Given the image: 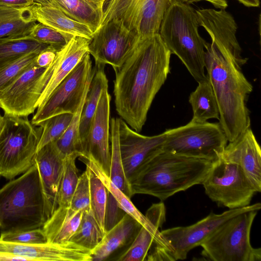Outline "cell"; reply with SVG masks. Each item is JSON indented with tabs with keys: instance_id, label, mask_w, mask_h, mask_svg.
Segmentation results:
<instances>
[{
	"instance_id": "obj_1",
	"label": "cell",
	"mask_w": 261,
	"mask_h": 261,
	"mask_svg": "<svg viewBox=\"0 0 261 261\" xmlns=\"http://www.w3.org/2000/svg\"><path fill=\"white\" fill-rule=\"evenodd\" d=\"M171 53L159 34L141 39L122 64L113 69L116 110L140 132L148 111L170 73Z\"/></svg>"
},
{
	"instance_id": "obj_2",
	"label": "cell",
	"mask_w": 261,
	"mask_h": 261,
	"mask_svg": "<svg viewBox=\"0 0 261 261\" xmlns=\"http://www.w3.org/2000/svg\"><path fill=\"white\" fill-rule=\"evenodd\" d=\"M204 47L206 76L216 96L219 123L231 142L250 127L247 102L253 86L225 44L212 41L206 42Z\"/></svg>"
},
{
	"instance_id": "obj_3",
	"label": "cell",
	"mask_w": 261,
	"mask_h": 261,
	"mask_svg": "<svg viewBox=\"0 0 261 261\" xmlns=\"http://www.w3.org/2000/svg\"><path fill=\"white\" fill-rule=\"evenodd\" d=\"M213 162L161 151L143 164L129 180L133 195L146 194L163 201L202 184Z\"/></svg>"
},
{
	"instance_id": "obj_4",
	"label": "cell",
	"mask_w": 261,
	"mask_h": 261,
	"mask_svg": "<svg viewBox=\"0 0 261 261\" xmlns=\"http://www.w3.org/2000/svg\"><path fill=\"white\" fill-rule=\"evenodd\" d=\"M48 219L37 166L0 189V229L17 231L42 228Z\"/></svg>"
},
{
	"instance_id": "obj_5",
	"label": "cell",
	"mask_w": 261,
	"mask_h": 261,
	"mask_svg": "<svg viewBox=\"0 0 261 261\" xmlns=\"http://www.w3.org/2000/svg\"><path fill=\"white\" fill-rule=\"evenodd\" d=\"M196 11L189 4L175 0L164 15L159 34L171 54L178 57L198 83L205 74V44L200 35Z\"/></svg>"
},
{
	"instance_id": "obj_6",
	"label": "cell",
	"mask_w": 261,
	"mask_h": 261,
	"mask_svg": "<svg viewBox=\"0 0 261 261\" xmlns=\"http://www.w3.org/2000/svg\"><path fill=\"white\" fill-rule=\"evenodd\" d=\"M255 208H261V204L257 202L243 207L229 209L219 214L211 212L192 225L160 231L146 260L185 259L191 250L200 246L206 238L225 222L243 212Z\"/></svg>"
},
{
	"instance_id": "obj_7",
	"label": "cell",
	"mask_w": 261,
	"mask_h": 261,
	"mask_svg": "<svg viewBox=\"0 0 261 261\" xmlns=\"http://www.w3.org/2000/svg\"><path fill=\"white\" fill-rule=\"evenodd\" d=\"M260 209L243 212L221 225L200 244L203 257L213 261H260L261 249L250 243L251 227Z\"/></svg>"
},
{
	"instance_id": "obj_8",
	"label": "cell",
	"mask_w": 261,
	"mask_h": 261,
	"mask_svg": "<svg viewBox=\"0 0 261 261\" xmlns=\"http://www.w3.org/2000/svg\"><path fill=\"white\" fill-rule=\"evenodd\" d=\"M0 132V176L12 180L34 164L42 133L28 117L6 114Z\"/></svg>"
},
{
	"instance_id": "obj_9",
	"label": "cell",
	"mask_w": 261,
	"mask_h": 261,
	"mask_svg": "<svg viewBox=\"0 0 261 261\" xmlns=\"http://www.w3.org/2000/svg\"><path fill=\"white\" fill-rule=\"evenodd\" d=\"M162 150L214 162L228 143L219 122L191 120L185 125L166 129Z\"/></svg>"
},
{
	"instance_id": "obj_10",
	"label": "cell",
	"mask_w": 261,
	"mask_h": 261,
	"mask_svg": "<svg viewBox=\"0 0 261 261\" xmlns=\"http://www.w3.org/2000/svg\"><path fill=\"white\" fill-rule=\"evenodd\" d=\"M201 185L212 201L229 209L250 205L257 193L238 165L220 158L213 162Z\"/></svg>"
},
{
	"instance_id": "obj_11",
	"label": "cell",
	"mask_w": 261,
	"mask_h": 261,
	"mask_svg": "<svg viewBox=\"0 0 261 261\" xmlns=\"http://www.w3.org/2000/svg\"><path fill=\"white\" fill-rule=\"evenodd\" d=\"M174 1L105 0L101 25L117 19L140 39L158 34L165 14Z\"/></svg>"
},
{
	"instance_id": "obj_12",
	"label": "cell",
	"mask_w": 261,
	"mask_h": 261,
	"mask_svg": "<svg viewBox=\"0 0 261 261\" xmlns=\"http://www.w3.org/2000/svg\"><path fill=\"white\" fill-rule=\"evenodd\" d=\"M94 73L89 53L56 88L44 103L37 109L31 122L36 126L41 122L63 113L73 114L87 92Z\"/></svg>"
},
{
	"instance_id": "obj_13",
	"label": "cell",
	"mask_w": 261,
	"mask_h": 261,
	"mask_svg": "<svg viewBox=\"0 0 261 261\" xmlns=\"http://www.w3.org/2000/svg\"><path fill=\"white\" fill-rule=\"evenodd\" d=\"M35 61L0 92V108L4 114L28 117L37 109V102L49 80L50 71L49 65L39 67Z\"/></svg>"
},
{
	"instance_id": "obj_14",
	"label": "cell",
	"mask_w": 261,
	"mask_h": 261,
	"mask_svg": "<svg viewBox=\"0 0 261 261\" xmlns=\"http://www.w3.org/2000/svg\"><path fill=\"white\" fill-rule=\"evenodd\" d=\"M141 39L128 30L122 21L112 19L93 33L89 44V53L95 66L119 67Z\"/></svg>"
},
{
	"instance_id": "obj_15",
	"label": "cell",
	"mask_w": 261,
	"mask_h": 261,
	"mask_svg": "<svg viewBox=\"0 0 261 261\" xmlns=\"http://www.w3.org/2000/svg\"><path fill=\"white\" fill-rule=\"evenodd\" d=\"M166 134L142 135L119 118V143L124 171L129 181L146 162L162 151Z\"/></svg>"
},
{
	"instance_id": "obj_16",
	"label": "cell",
	"mask_w": 261,
	"mask_h": 261,
	"mask_svg": "<svg viewBox=\"0 0 261 261\" xmlns=\"http://www.w3.org/2000/svg\"><path fill=\"white\" fill-rule=\"evenodd\" d=\"M111 97L108 88L102 90L92 120L83 156L95 161L109 176L110 170V114Z\"/></svg>"
},
{
	"instance_id": "obj_17",
	"label": "cell",
	"mask_w": 261,
	"mask_h": 261,
	"mask_svg": "<svg viewBox=\"0 0 261 261\" xmlns=\"http://www.w3.org/2000/svg\"><path fill=\"white\" fill-rule=\"evenodd\" d=\"M0 251L22 257L29 261H92L91 250L70 241L28 244L0 240Z\"/></svg>"
},
{
	"instance_id": "obj_18",
	"label": "cell",
	"mask_w": 261,
	"mask_h": 261,
	"mask_svg": "<svg viewBox=\"0 0 261 261\" xmlns=\"http://www.w3.org/2000/svg\"><path fill=\"white\" fill-rule=\"evenodd\" d=\"M238 165L255 191H261V149L250 127L228 142L220 155Z\"/></svg>"
},
{
	"instance_id": "obj_19",
	"label": "cell",
	"mask_w": 261,
	"mask_h": 261,
	"mask_svg": "<svg viewBox=\"0 0 261 261\" xmlns=\"http://www.w3.org/2000/svg\"><path fill=\"white\" fill-rule=\"evenodd\" d=\"M65 156L55 142H51L38 150L34 157L46 202L48 218L58 207V193Z\"/></svg>"
},
{
	"instance_id": "obj_20",
	"label": "cell",
	"mask_w": 261,
	"mask_h": 261,
	"mask_svg": "<svg viewBox=\"0 0 261 261\" xmlns=\"http://www.w3.org/2000/svg\"><path fill=\"white\" fill-rule=\"evenodd\" d=\"M100 178L107 190L116 200L118 206L126 214L132 217L142 226L149 229L159 230L166 221V209L163 201L153 203L143 215L134 205L130 198L126 196L109 179L101 167L93 160L79 158Z\"/></svg>"
},
{
	"instance_id": "obj_21",
	"label": "cell",
	"mask_w": 261,
	"mask_h": 261,
	"mask_svg": "<svg viewBox=\"0 0 261 261\" xmlns=\"http://www.w3.org/2000/svg\"><path fill=\"white\" fill-rule=\"evenodd\" d=\"M90 41V39L84 37L74 36L57 52L49 65L50 78L37 102V109L44 103L56 88L89 52Z\"/></svg>"
},
{
	"instance_id": "obj_22",
	"label": "cell",
	"mask_w": 261,
	"mask_h": 261,
	"mask_svg": "<svg viewBox=\"0 0 261 261\" xmlns=\"http://www.w3.org/2000/svg\"><path fill=\"white\" fill-rule=\"evenodd\" d=\"M141 226L137 220L125 213L107 231L98 245L91 251L92 261L107 260L119 249L128 247Z\"/></svg>"
},
{
	"instance_id": "obj_23",
	"label": "cell",
	"mask_w": 261,
	"mask_h": 261,
	"mask_svg": "<svg viewBox=\"0 0 261 261\" xmlns=\"http://www.w3.org/2000/svg\"><path fill=\"white\" fill-rule=\"evenodd\" d=\"M34 13L37 21L60 33L68 42L74 36L91 39L93 34L89 27L71 18L50 4H35Z\"/></svg>"
},
{
	"instance_id": "obj_24",
	"label": "cell",
	"mask_w": 261,
	"mask_h": 261,
	"mask_svg": "<svg viewBox=\"0 0 261 261\" xmlns=\"http://www.w3.org/2000/svg\"><path fill=\"white\" fill-rule=\"evenodd\" d=\"M83 214L70 206H58L42 228L47 242L62 243L69 241L77 229Z\"/></svg>"
},
{
	"instance_id": "obj_25",
	"label": "cell",
	"mask_w": 261,
	"mask_h": 261,
	"mask_svg": "<svg viewBox=\"0 0 261 261\" xmlns=\"http://www.w3.org/2000/svg\"><path fill=\"white\" fill-rule=\"evenodd\" d=\"M35 5L25 7L0 6V38L28 36L36 24Z\"/></svg>"
},
{
	"instance_id": "obj_26",
	"label": "cell",
	"mask_w": 261,
	"mask_h": 261,
	"mask_svg": "<svg viewBox=\"0 0 261 261\" xmlns=\"http://www.w3.org/2000/svg\"><path fill=\"white\" fill-rule=\"evenodd\" d=\"M71 18L89 27L93 33L100 27L105 0H49Z\"/></svg>"
},
{
	"instance_id": "obj_27",
	"label": "cell",
	"mask_w": 261,
	"mask_h": 261,
	"mask_svg": "<svg viewBox=\"0 0 261 261\" xmlns=\"http://www.w3.org/2000/svg\"><path fill=\"white\" fill-rule=\"evenodd\" d=\"M104 67L100 65L95 66L94 68V73L82 108L80 123V136L83 148L101 93L103 90L108 88V80L104 71Z\"/></svg>"
},
{
	"instance_id": "obj_28",
	"label": "cell",
	"mask_w": 261,
	"mask_h": 261,
	"mask_svg": "<svg viewBox=\"0 0 261 261\" xmlns=\"http://www.w3.org/2000/svg\"><path fill=\"white\" fill-rule=\"evenodd\" d=\"M192 111V121L204 122L210 119L219 118V109L212 85L207 77L198 83L196 89L189 96Z\"/></svg>"
},
{
	"instance_id": "obj_29",
	"label": "cell",
	"mask_w": 261,
	"mask_h": 261,
	"mask_svg": "<svg viewBox=\"0 0 261 261\" xmlns=\"http://www.w3.org/2000/svg\"><path fill=\"white\" fill-rule=\"evenodd\" d=\"M111 162L109 179L126 196H133L129 182L125 175L121 159L119 143V118L110 121Z\"/></svg>"
},
{
	"instance_id": "obj_30",
	"label": "cell",
	"mask_w": 261,
	"mask_h": 261,
	"mask_svg": "<svg viewBox=\"0 0 261 261\" xmlns=\"http://www.w3.org/2000/svg\"><path fill=\"white\" fill-rule=\"evenodd\" d=\"M48 45L26 36L0 38V67L27 54L41 52Z\"/></svg>"
},
{
	"instance_id": "obj_31",
	"label": "cell",
	"mask_w": 261,
	"mask_h": 261,
	"mask_svg": "<svg viewBox=\"0 0 261 261\" xmlns=\"http://www.w3.org/2000/svg\"><path fill=\"white\" fill-rule=\"evenodd\" d=\"M103 236L90 208L83 211L80 224L69 241L92 251Z\"/></svg>"
},
{
	"instance_id": "obj_32",
	"label": "cell",
	"mask_w": 261,
	"mask_h": 261,
	"mask_svg": "<svg viewBox=\"0 0 261 261\" xmlns=\"http://www.w3.org/2000/svg\"><path fill=\"white\" fill-rule=\"evenodd\" d=\"M90 181V207L93 216L105 236L106 212L108 202V190L100 178L88 166Z\"/></svg>"
},
{
	"instance_id": "obj_33",
	"label": "cell",
	"mask_w": 261,
	"mask_h": 261,
	"mask_svg": "<svg viewBox=\"0 0 261 261\" xmlns=\"http://www.w3.org/2000/svg\"><path fill=\"white\" fill-rule=\"evenodd\" d=\"M159 232L160 230L149 229L142 226L132 243L114 260H146L148 253Z\"/></svg>"
},
{
	"instance_id": "obj_34",
	"label": "cell",
	"mask_w": 261,
	"mask_h": 261,
	"mask_svg": "<svg viewBox=\"0 0 261 261\" xmlns=\"http://www.w3.org/2000/svg\"><path fill=\"white\" fill-rule=\"evenodd\" d=\"M87 92L84 96L78 109L73 114L67 128L62 136L55 141L58 148L65 156L72 153L78 154L79 157L83 156L80 136V123L81 112Z\"/></svg>"
},
{
	"instance_id": "obj_35",
	"label": "cell",
	"mask_w": 261,
	"mask_h": 261,
	"mask_svg": "<svg viewBox=\"0 0 261 261\" xmlns=\"http://www.w3.org/2000/svg\"><path fill=\"white\" fill-rule=\"evenodd\" d=\"M77 153L66 155L64 159L63 172L58 193V206H69L80 175L75 161Z\"/></svg>"
},
{
	"instance_id": "obj_36",
	"label": "cell",
	"mask_w": 261,
	"mask_h": 261,
	"mask_svg": "<svg viewBox=\"0 0 261 261\" xmlns=\"http://www.w3.org/2000/svg\"><path fill=\"white\" fill-rule=\"evenodd\" d=\"M73 114L63 113L51 117L40 123L37 126L42 128L37 151L51 142H55L64 133L69 126Z\"/></svg>"
},
{
	"instance_id": "obj_37",
	"label": "cell",
	"mask_w": 261,
	"mask_h": 261,
	"mask_svg": "<svg viewBox=\"0 0 261 261\" xmlns=\"http://www.w3.org/2000/svg\"><path fill=\"white\" fill-rule=\"evenodd\" d=\"M39 53L27 54L0 67V92L28 68Z\"/></svg>"
},
{
	"instance_id": "obj_38",
	"label": "cell",
	"mask_w": 261,
	"mask_h": 261,
	"mask_svg": "<svg viewBox=\"0 0 261 261\" xmlns=\"http://www.w3.org/2000/svg\"><path fill=\"white\" fill-rule=\"evenodd\" d=\"M26 37L51 45L58 50L61 49L68 42L65 37L60 33L40 22L33 27L30 34Z\"/></svg>"
},
{
	"instance_id": "obj_39",
	"label": "cell",
	"mask_w": 261,
	"mask_h": 261,
	"mask_svg": "<svg viewBox=\"0 0 261 261\" xmlns=\"http://www.w3.org/2000/svg\"><path fill=\"white\" fill-rule=\"evenodd\" d=\"M90 181L88 170L79 176L75 189L72 196L69 206L75 211L90 207Z\"/></svg>"
},
{
	"instance_id": "obj_40",
	"label": "cell",
	"mask_w": 261,
	"mask_h": 261,
	"mask_svg": "<svg viewBox=\"0 0 261 261\" xmlns=\"http://www.w3.org/2000/svg\"><path fill=\"white\" fill-rule=\"evenodd\" d=\"M0 240L5 242L28 244H42L48 242L42 228L22 231L1 232Z\"/></svg>"
},
{
	"instance_id": "obj_41",
	"label": "cell",
	"mask_w": 261,
	"mask_h": 261,
	"mask_svg": "<svg viewBox=\"0 0 261 261\" xmlns=\"http://www.w3.org/2000/svg\"><path fill=\"white\" fill-rule=\"evenodd\" d=\"M121 210L114 198L108 191V202L106 212L105 227L106 232L115 225L122 218L118 216V211Z\"/></svg>"
},
{
	"instance_id": "obj_42",
	"label": "cell",
	"mask_w": 261,
	"mask_h": 261,
	"mask_svg": "<svg viewBox=\"0 0 261 261\" xmlns=\"http://www.w3.org/2000/svg\"><path fill=\"white\" fill-rule=\"evenodd\" d=\"M58 50L51 45L41 51L36 58L35 63L39 67H46L54 60Z\"/></svg>"
},
{
	"instance_id": "obj_43",
	"label": "cell",
	"mask_w": 261,
	"mask_h": 261,
	"mask_svg": "<svg viewBox=\"0 0 261 261\" xmlns=\"http://www.w3.org/2000/svg\"><path fill=\"white\" fill-rule=\"evenodd\" d=\"M35 4L31 0H0V6L25 7Z\"/></svg>"
},
{
	"instance_id": "obj_44",
	"label": "cell",
	"mask_w": 261,
	"mask_h": 261,
	"mask_svg": "<svg viewBox=\"0 0 261 261\" xmlns=\"http://www.w3.org/2000/svg\"><path fill=\"white\" fill-rule=\"evenodd\" d=\"M182 2L190 4L194 2H197L201 1H207L211 3L216 8L220 9H225L228 6L227 0H180Z\"/></svg>"
},
{
	"instance_id": "obj_45",
	"label": "cell",
	"mask_w": 261,
	"mask_h": 261,
	"mask_svg": "<svg viewBox=\"0 0 261 261\" xmlns=\"http://www.w3.org/2000/svg\"><path fill=\"white\" fill-rule=\"evenodd\" d=\"M25 260L26 259L10 253L0 251V261Z\"/></svg>"
},
{
	"instance_id": "obj_46",
	"label": "cell",
	"mask_w": 261,
	"mask_h": 261,
	"mask_svg": "<svg viewBox=\"0 0 261 261\" xmlns=\"http://www.w3.org/2000/svg\"><path fill=\"white\" fill-rule=\"evenodd\" d=\"M240 3L247 7H258L259 6V0H237Z\"/></svg>"
},
{
	"instance_id": "obj_47",
	"label": "cell",
	"mask_w": 261,
	"mask_h": 261,
	"mask_svg": "<svg viewBox=\"0 0 261 261\" xmlns=\"http://www.w3.org/2000/svg\"><path fill=\"white\" fill-rule=\"evenodd\" d=\"M31 1H33L36 4L46 5V4H50L49 0H31Z\"/></svg>"
},
{
	"instance_id": "obj_48",
	"label": "cell",
	"mask_w": 261,
	"mask_h": 261,
	"mask_svg": "<svg viewBox=\"0 0 261 261\" xmlns=\"http://www.w3.org/2000/svg\"><path fill=\"white\" fill-rule=\"evenodd\" d=\"M5 118L4 116H2L0 113V132L1 131L4 123Z\"/></svg>"
},
{
	"instance_id": "obj_49",
	"label": "cell",
	"mask_w": 261,
	"mask_h": 261,
	"mask_svg": "<svg viewBox=\"0 0 261 261\" xmlns=\"http://www.w3.org/2000/svg\"><path fill=\"white\" fill-rule=\"evenodd\" d=\"M96 1H102V0H96Z\"/></svg>"
}]
</instances>
